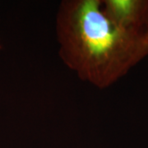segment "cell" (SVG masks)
I'll list each match as a JSON object with an SVG mask.
<instances>
[{"label": "cell", "instance_id": "obj_1", "mask_svg": "<svg viewBox=\"0 0 148 148\" xmlns=\"http://www.w3.org/2000/svg\"><path fill=\"white\" fill-rule=\"evenodd\" d=\"M59 57L81 80L100 89L114 84L148 55V30L111 21L101 0H65L56 16Z\"/></svg>", "mask_w": 148, "mask_h": 148}, {"label": "cell", "instance_id": "obj_2", "mask_svg": "<svg viewBox=\"0 0 148 148\" xmlns=\"http://www.w3.org/2000/svg\"><path fill=\"white\" fill-rule=\"evenodd\" d=\"M103 12L116 24L148 30V0H102Z\"/></svg>", "mask_w": 148, "mask_h": 148}]
</instances>
